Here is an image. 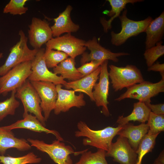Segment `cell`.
Here are the masks:
<instances>
[{
	"label": "cell",
	"mask_w": 164,
	"mask_h": 164,
	"mask_svg": "<svg viewBox=\"0 0 164 164\" xmlns=\"http://www.w3.org/2000/svg\"><path fill=\"white\" fill-rule=\"evenodd\" d=\"M45 49H39L36 55L32 61V73L28 79L30 81H45L51 82L55 85L64 86L67 82L61 76L50 71L45 63L44 59Z\"/></svg>",
	"instance_id": "cell-10"
},
{
	"label": "cell",
	"mask_w": 164,
	"mask_h": 164,
	"mask_svg": "<svg viewBox=\"0 0 164 164\" xmlns=\"http://www.w3.org/2000/svg\"><path fill=\"white\" fill-rule=\"evenodd\" d=\"M62 87L61 84L56 85L58 97L53 110L55 114L58 115L61 112H67L73 107L80 108L85 105L83 94L80 93L76 95L73 90L64 89Z\"/></svg>",
	"instance_id": "cell-16"
},
{
	"label": "cell",
	"mask_w": 164,
	"mask_h": 164,
	"mask_svg": "<svg viewBox=\"0 0 164 164\" xmlns=\"http://www.w3.org/2000/svg\"><path fill=\"white\" fill-rule=\"evenodd\" d=\"M149 128L147 134L151 135L159 134L164 131V115H158L151 111L147 120Z\"/></svg>",
	"instance_id": "cell-31"
},
{
	"label": "cell",
	"mask_w": 164,
	"mask_h": 164,
	"mask_svg": "<svg viewBox=\"0 0 164 164\" xmlns=\"http://www.w3.org/2000/svg\"><path fill=\"white\" fill-rule=\"evenodd\" d=\"M15 96L20 99L24 107L23 114H33L45 127V121L42 114L39 96L30 81L28 79L24 84L16 90Z\"/></svg>",
	"instance_id": "cell-7"
},
{
	"label": "cell",
	"mask_w": 164,
	"mask_h": 164,
	"mask_svg": "<svg viewBox=\"0 0 164 164\" xmlns=\"http://www.w3.org/2000/svg\"><path fill=\"white\" fill-rule=\"evenodd\" d=\"M28 142L33 146L42 152L47 153L51 159L57 164H73L70 155L80 154V152H75L72 147L58 140H55L50 144H47L43 140L30 138L27 139Z\"/></svg>",
	"instance_id": "cell-5"
},
{
	"label": "cell",
	"mask_w": 164,
	"mask_h": 164,
	"mask_svg": "<svg viewBox=\"0 0 164 164\" xmlns=\"http://www.w3.org/2000/svg\"><path fill=\"white\" fill-rule=\"evenodd\" d=\"M121 127L117 135L127 138L131 147L136 151L140 141L147 134L149 126L145 123L135 125L132 123L128 122Z\"/></svg>",
	"instance_id": "cell-20"
},
{
	"label": "cell",
	"mask_w": 164,
	"mask_h": 164,
	"mask_svg": "<svg viewBox=\"0 0 164 164\" xmlns=\"http://www.w3.org/2000/svg\"><path fill=\"white\" fill-rule=\"evenodd\" d=\"M27 0H10L4 7V13H9L13 15H21L25 14L28 10L25 6Z\"/></svg>",
	"instance_id": "cell-33"
},
{
	"label": "cell",
	"mask_w": 164,
	"mask_h": 164,
	"mask_svg": "<svg viewBox=\"0 0 164 164\" xmlns=\"http://www.w3.org/2000/svg\"><path fill=\"white\" fill-rule=\"evenodd\" d=\"M75 65L74 59L68 58L53 68V73L57 75L60 74L64 80L67 79L71 81H76L83 76L78 71Z\"/></svg>",
	"instance_id": "cell-25"
},
{
	"label": "cell",
	"mask_w": 164,
	"mask_h": 164,
	"mask_svg": "<svg viewBox=\"0 0 164 164\" xmlns=\"http://www.w3.org/2000/svg\"><path fill=\"white\" fill-rule=\"evenodd\" d=\"M32 61L21 63L0 77V94L3 96L21 87L32 73Z\"/></svg>",
	"instance_id": "cell-6"
},
{
	"label": "cell",
	"mask_w": 164,
	"mask_h": 164,
	"mask_svg": "<svg viewBox=\"0 0 164 164\" xmlns=\"http://www.w3.org/2000/svg\"><path fill=\"white\" fill-rule=\"evenodd\" d=\"M29 28L28 39L33 49H40L53 38L49 23L45 19L33 17Z\"/></svg>",
	"instance_id": "cell-15"
},
{
	"label": "cell",
	"mask_w": 164,
	"mask_h": 164,
	"mask_svg": "<svg viewBox=\"0 0 164 164\" xmlns=\"http://www.w3.org/2000/svg\"><path fill=\"white\" fill-rule=\"evenodd\" d=\"M16 90L11 91L10 97L5 100L0 101V121L8 115H13L15 110L20 105V102L16 99Z\"/></svg>",
	"instance_id": "cell-28"
},
{
	"label": "cell",
	"mask_w": 164,
	"mask_h": 164,
	"mask_svg": "<svg viewBox=\"0 0 164 164\" xmlns=\"http://www.w3.org/2000/svg\"><path fill=\"white\" fill-rule=\"evenodd\" d=\"M101 70L100 65L90 74L76 81L67 82L64 85L65 88L72 89L75 92L84 93L89 97L92 101H94L92 90L99 78Z\"/></svg>",
	"instance_id": "cell-19"
},
{
	"label": "cell",
	"mask_w": 164,
	"mask_h": 164,
	"mask_svg": "<svg viewBox=\"0 0 164 164\" xmlns=\"http://www.w3.org/2000/svg\"><path fill=\"white\" fill-rule=\"evenodd\" d=\"M159 135H145L140 141L136 152L138 155L136 164H142L143 158L147 153L151 152L155 144L156 139Z\"/></svg>",
	"instance_id": "cell-27"
},
{
	"label": "cell",
	"mask_w": 164,
	"mask_h": 164,
	"mask_svg": "<svg viewBox=\"0 0 164 164\" xmlns=\"http://www.w3.org/2000/svg\"><path fill=\"white\" fill-rule=\"evenodd\" d=\"M108 63V60H105L101 64L99 81L95 84L93 88L94 90L92 91L93 97L96 106L102 107V112L106 116H109L110 114L108 106L109 104L108 98L109 85Z\"/></svg>",
	"instance_id": "cell-13"
},
{
	"label": "cell",
	"mask_w": 164,
	"mask_h": 164,
	"mask_svg": "<svg viewBox=\"0 0 164 164\" xmlns=\"http://www.w3.org/2000/svg\"><path fill=\"white\" fill-rule=\"evenodd\" d=\"M111 7V10L104 11V14L111 17L110 19L106 20L104 19H101L100 22L103 27L104 32H108V29L111 28V23L116 18L118 17L122 11L125 9L126 5L129 3H134L143 2L142 0H108Z\"/></svg>",
	"instance_id": "cell-23"
},
{
	"label": "cell",
	"mask_w": 164,
	"mask_h": 164,
	"mask_svg": "<svg viewBox=\"0 0 164 164\" xmlns=\"http://www.w3.org/2000/svg\"></svg>",
	"instance_id": "cell-39"
},
{
	"label": "cell",
	"mask_w": 164,
	"mask_h": 164,
	"mask_svg": "<svg viewBox=\"0 0 164 164\" xmlns=\"http://www.w3.org/2000/svg\"><path fill=\"white\" fill-rule=\"evenodd\" d=\"M85 46L90 51L89 53L84 52L82 55L80 62L81 65L91 61H104L108 60L115 63L118 62V57L129 55L125 52L113 53L102 46L97 41L96 38L94 37L92 39L86 42Z\"/></svg>",
	"instance_id": "cell-14"
},
{
	"label": "cell",
	"mask_w": 164,
	"mask_h": 164,
	"mask_svg": "<svg viewBox=\"0 0 164 164\" xmlns=\"http://www.w3.org/2000/svg\"><path fill=\"white\" fill-rule=\"evenodd\" d=\"M127 13V10L125 9L122 15L118 17L121 27L120 32L118 33L113 31L111 32V42L113 45L120 46L130 38L145 32L147 27L153 20L151 17L149 16L143 20L135 21L128 18Z\"/></svg>",
	"instance_id": "cell-4"
},
{
	"label": "cell",
	"mask_w": 164,
	"mask_h": 164,
	"mask_svg": "<svg viewBox=\"0 0 164 164\" xmlns=\"http://www.w3.org/2000/svg\"><path fill=\"white\" fill-rule=\"evenodd\" d=\"M3 56V53H0V59L2 58Z\"/></svg>",
	"instance_id": "cell-38"
},
{
	"label": "cell",
	"mask_w": 164,
	"mask_h": 164,
	"mask_svg": "<svg viewBox=\"0 0 164 164\" xmlns=\"http://www.w3.org/2000/svg\"><path fill=\"white\" fill-rule=\"evenodd\" d=\"M148 71H153L159 72L162 76V79L164 80V64L157 63H154L150 67H148L147 70Z\"/></svg>",
	"instance_id": "cell-36"
},
{
	"label": "cell",
	"mask_w": 164,
	"mask_h": 164,
	"mask_svg": "<svg viewBox=\"0 0 164 164\" xmlns=\"http://www.w3.org/2000/svg\"><path fill=\"white\" fill-rule=\"evenodd\" d=\"M152 164H164V152L162 151Z\"/></svg>",
	"instance_id": "cell-37"
},
{
	"label": "cell",
	"mask_w": 164,
	"mask_h": 164,
	"mask_svg": "<svg viewBox=\"0 0 164 164\" xmlns=\"http://www.w3.org/2000/svg\"><path fill=\"white\" fill-rule=\"evenodd\" d=\"M145 42L146 49L155 45L161 41L164 33V12L153 19L147 27Z\"/></svg>",
	"instance_id": "cell-22"
},
{
	"label": "cell",
	"mask_w": 164,
	"mask_h": 164,
	"mask_svg": "<svg viewBox=\"0 0 164 164\" xmlns=\"http://www.w3.org/2000/svg\"><path fill=\"white\" fill-rule=\"evenodd\" d=\"M104 61H91L82 65L81 66L77 69L84 77L95 70Z\"/></svg>",
	"instance_id": "cell-34"
},
{
	"label": "cell",
	"mask_w": 164,
	"mask_h": 164,
	"mask_svg": "<svg viewBox=\"0 0 164 164\" xmlns=\"http://www.w3.org/2000/svg\"><path fill=\"white\" fill-rule=\"evenodd\" d=\"M68 56L67 54L61 51L46 48L45 49L44 59L48 68L56 67Z\"/></svg>",
	"instance_id": "cell-30"
},
{
	"label": "cell",
	"mask_w": 164,
	"mask_h": 164,
	"mask_svg": "<svg viewBox=\"0 0 164 164\" xmlns=\"http://www.w3.org/2000/svg\"><path fill=\"white\" fill-rule=\"evenodd\" d=\"M164 92V80L162 79L154 83L144 81L127 88L125 92L114 100L119 101L126 98H131L145 103H151L152 97Z\"/></svg>",
	"instance_id": "cell-8"
},
{
	"label": "cell",
	"mask_w": 164,
	"mask_h": 164,
	"mask_svg": "<svg viewBox=\"0 0 164 164\" xmlns=\"http://www.w3.org/2000/svg\"><path fill=\"white\" fill-rule=\"evenodd\" d=\"M109 67V77L115 92L145 81L140 70L135 65L118 67L111 64Z\"/></svg>",
	"instance_id": "cell-3"
},
{
	"label": "cell",
	"mask_w": 164,
	"mask_h": 164,
	"mask_svg": "<svg viewBox=\"0 0 164 164\" xmlns=\"http://www.w3.org/2000/svg\"><path fill=\"white\" fill-rule=\"evenodd\" d=\"M77 127L78 130L75 132V136L85 137L83 140L84 146H92L106 152L109 150L113 138L122 128L118 126L115 128L108 126L101 130H93L82 121L77 123Z\"/></svg>",
	"instance_id": "cell-1"
},
{
	"label": "cell",
	"mask_w": 164,
	"mask_h": 164,
	"mask_svg": "<svg viewBox=\"0 0 164 164\" xmlns=\"http://www.w3.org/2000/svg\"><path fill=\"white\" fill-rule=\"evenodd\" d=\"M23 119L19 120L15 122L8 126L2 127L6 130L12 131L17 128L27 129L31 131L38 132H45L47 134H51L54 135L56 139L61 141L63 139L60 133L55 130H50L44 126L39 120L32 114L27 113L23 114Z\"/></svg>",
	"instance_id": "cell-17"
},
{
	"label": "cell",
	"mask_w": 164,
	"mask_h": 164,
	"mask_svg": "<svg viewBox=\"0 0 164 164\" xmlns=\"http://www.w3.org/2000/svg\"><path fill=\"white\" fill-rule=\"evenodd\" d=\"M72 9V7L68 5L57 17L53 19L54 23L50 27L53 37L60 36L64 33L76 32L79 30V25L74 23L71 19L70 13Z\"/></svg>",
	"instance_id": "cell-18"
},
{
	"label": "cell",
	"mask_w": 164,
	"mask_h": 164,
	"mask_svg": "<svg viewBox=\"0 0 164 164\" xmlns=\"http://www.w3.org/2000/svg\"><path fill=\"white\" fill-rule=\"evenodd\" d=\"M86 41L67 33L61 36L52 38L46 44V48L63 52L70 57L75 59L82 54L86 49Z\"/></svg>",
	"instance_id": "cell-9"
},
{
	"label": "cell",
	"mask_w": 164,
	"mask_h": 164,
	"mask_svg": "<svg viewBox=\"0 0 164 164\" xmlns=\"http://www.w3.org/2000/svg\"><path fill=\"white\" fill-rule=\"evenodd\" d=\"M106 152L101 149H98L94 152L88 151V149L82 151L79 160L75 164H108L106 159Z\"/></svg>",
	"instance_id": "cell-26"
},
{
	"label": "cell",
	"mask_w": 164,
	"mask_h": 164,
	"mask_svg": "<svg viewBox=\"0 0 164 164\" xmlns=\"http://www.w3.org/2000/svg\"><path fill=\"white\" fill-rule=\"evenodd\" d=\"M151 111L144 102L138 101L134 104L133 109L130 114L126 117L123 115L119 116L116 122L118 126L121 127L131 121L145 123L148 120Z\"/></svg>",
	"instance_id": "cell-24"
},
{
	"label": "cell",
	"mask_w": 164,
	"mask_h": 164,
	"mask_svg": "<svg viewBox=\"0 0 164 164\" xmlns=\"http://www.w3.org/2000/svg\"><path fill=\"white\" fill-rule=\"evenodd\" d=\"M41 160V158L38 157L33 152L17 157L0 155V162L3 164H35L40 163Z\"/></svg>",
	"instance_id": "cell-29"
},
{
	"label": "cell",
	"mask_w": 164,
	"mask_h": 164,
	"mask_svg": "<svg viewBox=\"0 0 164 164\" xmlns=\"http://www.w3.org/2000/svg\"><path fill=\"white\" fill-rule=\"evenodd\" d=\"M161 41L157 43L155 46L146 49L143 54L146 64L149 67L152 65L158 58L164 54V46Z\"/></svg>",
	"instance_id": "cell-32"
},
{
	"label": "cell",
	"mask_w": 164,
	"mask_h": 164,
	"mask_svg": "<svg viewBox=\"0 0 164 164\" xmlns=\"http://www.w3.org/2000/svg\"><path fill=\"white\" fill-rule=\"evenodd\" d=\"M36 91L41 100L40 106L46 121L51 111L54 110L58 97L56 85L45 81H30Z\"/></svg>",
	"instance_id": "cell-11"
},
{
	"label": "cell",
	"mask_w": 164,
	"mask_h": 164,
	"mask_svg": "<svg viewBox=\"0 0 164 164\" xmlns=\"http://www.w3.org/2000/svg\"><path fill=\"white\" fill-rule=\"evenodd\" d=\"M146 105L150 109L151 111L158 115L164 114V104L161 103L157 104H152L150 103H145Z\"/></svg>",
	"instance_id": "cell-35"
},
{
	"label": "cell",
	"mask_w": 164,
	"mask_h": 164,
	"mask_svg": "<svg viewBox=\"0 0 164 164\" xmlns=\"http://www.w3.org/2000/svg\"><path fill=\"white\" fill-rule=\"evenodd\" d=\"M31 145L24 138L15 137L11 131L7 130L0 127V154L4 155L7 149H16L24 151L31 148Z\"/></svg>",
	"instance_id": "cell-21"
},
{
	"label": "cell",
	"mask_w": 164,
	"mask_h": 164,
	"mask_svg": "<svg viewBox=\"0 0 164 164\" xmlns=\"http://www.w3.org/2000/svg\"><path fill=\"white\" fill-rule=\"evenodd\" d=\"M106 157H111L113 160L120 164H136L138 155L129 144L128 139L119 136L116 142H112Z\"/></svg>",
	"instance_id": "cell-12"
},
{
	"label": "cell",
	"mask_w": 164,
	"mask_h": 164,
	"mask_svg": "<svg viewBox=\"0 0 164 164\" xmlns=\"http://www.w3.org/2000/svg\"><path fill=\"white\" fill-rule=\"evenodd\" d=\"M19 40L10 49V52L4 63L0 67L2 76L16 66L24 62L32 61L38 50L30 49L27 46L28 37L24 31H19Z\"/></svg>",
	"instance_id": "cell-2"
}]
</instances>
